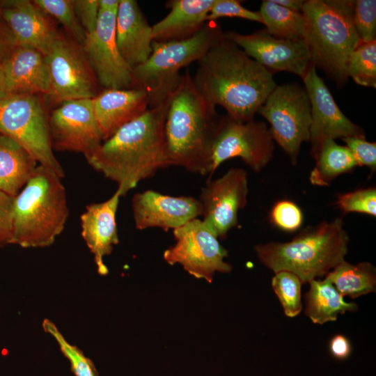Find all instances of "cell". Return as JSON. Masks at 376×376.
<instances>
[{
  "instance_id": "6da1fadb",
  "label": "cell",
  "mask_w": 376,
  "mask_h": 376,
  "mask_svg": "<svg viewBox=\"0 0 376 376\" xmlns=\"http://www.w3.org/2000/svg\"><path fill=\"white\" fill-rule=\"evenodd\" d=\"M193 82L210 104L239 122L253 119L277 86L273 74L225 36L197 61Z\"/></svg>"
},
{
  "instance_id": "7a4b0ae2",
  "label": "cell",
  "mask_w": 376,
  "mask_h": 376,
  "mask_svg": "<svg viewBox=\"0 0 376 376\" xmlns=\"http://www.w3.org/2000/svg\"><path fill=\"white\" fill-rule=\"evenodd\" d=\"M167 107L168 100L149 108L85 156L93 169L117 183L121 196L171 166L164 132Z\"/></svg>"
},
{
  "instance_id": "3957f363",
  "label": "cell",
  "mask_w": 376,
  "mask_h": 376,
  "mask_svg": "<svg viewBox=\"0 0 376 376\" xmlns=\"http://www.w3.org/2000/svg\"><path fill=\"white\" fill-rule=\"evenodd\" d=\"M221 118L215 107L199 93L186 70L168 99L164 132L171 166L210 177L212 146Z\"/></svg>"
},
{
  "instance_id": "277c9868",
  "label": "cell",
  "mask_w": 376,
  "mask_h": 376,
  "mask_svg": "<svg viewBox=\"0 0 376 376\" xmlns=\"http://www.w3.org/2000/svg\"><path fill=\"white\" fill-rule=\"evenodd\" d=\"M61 178L38 164L14 197L10 244L23 248L52 245L62 233L69 215Z\"/></svg>"
},
{
  "instance_id": "5b68a950",
  "label": "cell",
  "mask_w": 376,
  "mask_h": 376,
  "mask_svg": "<svg viewBox=\"0 0 376 376\" xmlns=\"http://www.w3.org/2000/svg\"><path fill=\"white\" fill-rule=\"evenodd\" d=\"M348 243L343 220L336 218L304 228L290 242L259 244L254 249L259 260L274 273L289 271L308 283L345 260Z\"/></svg>"
},
{
  "instance_id": "8992f818",
  "label": "cell",
  "mask_w": 376,
  "mask_h": 376,
  "mask_svg": "<svg viewBox=\"0 0 376 376\" xmlns=\"http://www.w3.org/2000/svg\"><path fill=\"white\" fill-rule=\"evenodd\" d=\"M354 3L353 0H307L301 11L311 64L340 86L348 79L349 58L361 43L353 22Z\"/></svg>"
},
{
  "instance_id": "52a82bcc",
  "label": "cell",
  "mask_w": 376,
  "mask_h": 376,
  "mask_svg": "<svg viewBox=\"0 0 376 376\" xmlns=\"http://www.w3.org/2000/svg\"><path fill=\"white\" fill-rule=\"evenodd\" d=\"M224 36V32L215 21H208L188 38L153 40L149 58L133 68L132 88L147 94L149 108L160 106L178 86L182 77L180 70L198 61Z\"/></svg>"
},
{
  "instance_id": "ba28073f",
  "label": "cell",
  "mask_w": 376,
  "mask_h": 376,
  "mask_svg": "<svg viewBox=\"0 0 376 376\" xmlns=\"http://www.w3.org/2000/svg\"><path fill=\"white\" fill-rule=\"evenodd\" d=\"M0 134L19 143L38 164L64 177L53 153L49 117L39 95L5 93L0 97Z\"/></svg>"
},
{
  "instance_id": "9c48e42d",
  "label": "cell",
  "mask_w": 376,
  "mask_h": 376,
  "mask_svg": "<svg viewBox=\"0 0 376 376\" xmlns=\"http://www.w3.org/2000/svg\"><path fill=\"white\" fill-rule=\"evenodd\" d=\"M257 113L269 123L274 141L296 165L301 144L310 139L311 104L305 88L297 84L276 86Z\"/></svg>"
},
{
  "instance_id": "30bf717a",
  "label": "cell",
  "mask_w": 376,
  "mask_h": 376,
  "mask_svg": "<svg viewBox=\"0 0 376 376\" xmlns=\"http://www.w3.org/2000/svg\"><path fill=\"white\" fill-rule=\"evenodd\" d=\"M175 243L166 249L163 257L169 265H181L197 279L212 283L215 272L228 273L232 266L224 261L227 250L201 219H192L173 230Z\"/></svg>"
},
{
  "instance_id": "8fae6325",
  "label": "cell",
  "mask_w": 376,
  "mask_h": 376,
  "mask_svg": "<svg viewBox=\"0 0 376 376\" xmlns=\"http://www.w3.org/2000/svg\"><path fill=\"white\" fill-rule=\"evenodd\" d=\"M274 141L265 122L253 119L239 122L228 115L221 116L211 158V179L224 162L240 157L253 171L260 172L274 156Z\"/></svg>"
},
{
  "instance_id": "7c38bea8",
  "label": "cell",
  "mask_w": 376,
  "mask_h": 376,
  "mask_svg": "<svg viewBox=\"0 0 376 376\" xmlns=\"http://www.w3.org/2000/svg\"><path fill=\"white\" fill-rule=\"evenodd\" d=\"M45 56L49 78L46 97L54 104L76 99H92L99 84L80 45L59 34Z\"/></svg>"
},
{
  "instance_id": "4fadbf2b",
  "label": "cell",
  "mask_w": 376,
  "mask_h": 376,
  "mask_svg": "<svg viewBox=\"0 0 376 376\" xmlns=\"http://www.w3.org/2000/svg\"><path fill=\"white\" fill-rule=\"evenodd\" d=\"M248 174L242 168L229 169L221 177L207 179L201 188L199 201L202 221L219 239L238 225V212L247 203Z\"/></svg>"
},
{
  "instance_id": "5bb4252c",
  "label": "cell",
  "mask_w": 376,
  "mask_h": 376,
  "mask_svg": "<svg viewBox=\"0 0 376 376\" xmlns=\"http://www.w3.org/2000/svg\"><path fill=\"white\" fill-rule=\"evenodd\" d=\"M117 11H100L95 30L86 34L81 46L100 86L104 89H131L133 68L117 46Z\"/></svg>"
},
{
  "instance_id": "9a60e30c",
  "label": "cell",
  "mask_w": 376,
  "mask_h": 376,
  "mask_svg": "<svg viewBox=\"0 0 376 376\" xmlns=\"http://www.w3.org/2000/svg\"><path fill=\"white\" fill-rule=\"evenodd\" d=\"M302 80L311 104L309 141L314 159L327 139L365 137L363 130L347 118L338 107L315 65H310Z\"/></svg>"
},
{
  "instance_id": "2e32d148",
  "label": "cell",
  "mask_w": 376,
  "mask_h": 376,
  "mask_svg": "<svg viewBox=\"0 0 376 376\" xmlns=\"http://www.w3.org/2000/svg\"><path fill=\"white\" fill-rule=\"evenodd\" d=\"M49 116L52 148L88 155L103 142L92 99L64 101Z\"/></svg>"
},
{
  "instance_id": "e0dca14e",
  "label": "cell",
  "mask_w": 376,
  "mask_h": 376,
  "mask_svg": "<svg viewBox=\"0 0 376 376\" xmlns=\"http://www.w3.org/2000/svg\"><path fill=\"white\" fill-rule=\"evenodd\" d=\"M225 36L272 74L286 71L302 79L311 64L304 40L277 38L269 35L265 29L251 34L228 31Z\"/></svg>"
},
{
  "instance_id": "ac0fdd59",
  "label": "cell",
  "mask_w": 376,
  "mask_h": 376,
  "mask_svg": "<svg viewBox=\"0 0 376 376\" xmlns=\"http://www.w3.org/2000/svg\"><path fill=\"white\" fill-rule=\"evenodd\" d=\"M132 210L135 226L139 230H174L202 216L198 198L164 195L153 190L135 194L132 199Z\"/></svg>"
},
{
  "instance_id": "d6986e66",
  "label": "cell",
  "mask_w": 376,
  "mask_h": 376,
  "mask_svg": "<svg viewBox=\"0 0 376 376\" xmlns=\"http://www.w3.org/2000/svg\"><path fill=\"white\" fill-rule=\"evenodd\" d=\"M0 17L18 45L30 46L46 56L59 36L52 17L33 1L0 0Z\"/></svg>"
},
{
  "instance_id": "ffe728a7",
  "label": "cell",
  "mask_w": 376,
  "mask_h": 376,
  "mask_svg": "<svg viewBox=\"0 0 376 376\" xmlns=\"http://www.w3.org/2000/svg\"><path fill=\"white\" fill-rule=\"evenodd\" d=\"M120 197L116 189L107 201L88 205L80 216L81 236L94 256L97 273L102 276L109 272L104 258L119 242L116 212Z\"/></svg>"
},
{
  "instance_id": "44dd1931",
  "label": "cell",
  "mask_w": 376,
  "mask_h": 376,
  "mask_svg": "<svg viewBox=\"0 0 376 376\" xmlns=\"http://www.w3.org/2000/svg\"><path fill=\"white\" fill-rule=\"evenodd\" d=\"M92 101L103 141L149 109L147 94L140 89H103Z\"/></svg>"
},
{
  "instance_id": "7402d4cb",
  "label": "cell",
  "mask_w": 376,
  "mask_h": 376,
  "mask_svg": "<svg viewBox=\"0 0 376 376\" xmlns=\"http://www.w3.org/2000/svg\"><path fill=\"white\" fill-rule=\"evenodd\" d=\"M1 68L6 93L47 95L49 78L45 56L37 49L17 45Z\"/></svg>"
},
{
  "instance_id": "603a6c76",
  "label": "cell",
  "mask_w": 376,
  "mask_h": 376,
  "mask_svg": "<svg viewBox=\"0 0 376 376\" xmlns=\"http://www.w3.org/2000/svg\"><path fill=\"white\" fill-rule=\"evenodd\" d=\"M116 39L124 60L133 68L150 56L152 26L134 0H120L116 13Z\"/></svg>"
},
{
  "instance_id": "cb8c5ba5",
  "label": "cell",
  "mask_w": 376,
  "mask_h": 376,
  "mask_svg": "<svg viewBox=\"0 0 376 376\" xmlns=\"http://www.w3.org/2000/svg\"><path fill=\"white\" fill-rule=\"evenodd\" d=\"M214 0H171L166 2L168 15L152 26L155 41L167 42L188 38L207 22Z\"/></svg>"
},
{
  "instance_id": "d4e9b609",
  "label": "cell",
  "mask_w": 376,
  "mask_h": 376,
  "mask_svg": "<svg viewBox=\"0 0 376 376\" xmlns=\"http://www.w3.org/2000/svg\"><path fill=\"white\" fill-rule=\"evenodd\" d=\"M38 163L19 143L0 134V191L15 197Z\"/></svg>"
},
{
  "instance_id": "484cf974",
  "label": "cell",
  "mask_w": 376,
  "mask_h": 376,
  "mask_svg": "<svg viewBox=\"0 0 376 376\" xmlns=\"http://www.w3.org/2000/svg\"><path fill=\"white\" fill-rule=\"evenodd\" d=\"M305 295V314L314 324H323L336 321L340 314L355 312L358 306L354 302H346L343 296L336 289L332 283L313 279Z\"/></svg>"
},
{
  "instance_id": "4316f807",
  "label": "cell",
  "mask_w": 376,
  "mask_h": 376,
  "mask_svg": "<svg viewBox=\"0 0 376 376\" xmlns=\"http://www.w3.org/2000/svg\"><path fill=\"white\" fill-rule=\"evenodd\" d=\"M315 166L309 175L315 186H329L338 175L352 171L358 166L353 155L345 146L334 139H327L315 159Z\"/></svg>"
},
{
  "instance_id": "83f0119b",
  "label": "cell",
  "mask_w": 376,
  "mask_h": 376,
  "mask_svg": "<svg viewBox=\"0 0 376 376\" xmlns=\"http://www.w3.org/2000/svg\"><path fill=\"white\" fill-rule=\"evenodd\" d=\"M325 278L343 297L354 299L375 292V267L368 262L353 265L344 260Z\"/></svg>"
},
{
  "instance_id": "f1b7e54d",
  "label": "cell",
  "mask_w": 376,
  "mask_h": 376,
  "mask_svg": "<svg viewBox=\"0 0 376 376\" xmlns=\"http://www.w3.org/2000/svg\"><path fill=\"white\" fill-rule=\"evenodd\" d=\"M259 13L269 35L285 40H304L306 20L302 13L285 8L272 0H263Z\"/></svg>"
},
{
  "instance_id": "f546056e",
  "label": "cell",
  "mask_w": 376,
  "mask_h": 376,
  "mask_svg": "<svg viewBox=\"0 0 376 376\" xmlns=\"http://www.w3.org/2000/svg\"><path fill=\"white\" fill-rule=\"evenodd\" d=\"M348 77L365 87H376V40L361 43L351 54L347 67Z\"/></svg>"
},
{
  "instance_id": "4dcf8cb0",
  "label": "cell",
  "mask_w": 376,
  "mask_h": 376,
  "mask_svg": "<svg viewBox=\"0 0 376 376\" xmlns=\"http://www.w3.org/2000/svg\"><path fill=\"white\" fill-rule=\"evenodd\" d=\"M302 282L294 273L282 270L275 272L272 286L277 296L284 313L290 318L296 317L302 309L301 290Z\"/></svg>"
},
{
  "instance_id": "1f68e13d",
  "label": "cell",
  "mask_w": 376,
  "mask_h": 376,
  "mask_svg": "<svg viewBox=\"0 0 376 376\" xmlns=\"http://www.w3.org/2000/svg\"><path fill=\"white\" fill-rule=\"evenodd\" d=\"M33 2L47 15L61 23L72 39L83 45L86 33L75 15L73 0H34Z\"/></svg>"
},
{
  "instance_id": "d6a6232c",
  "label": "cell",
  "mask_w": 376,
  "mask_h": 376,
  "mask_svg": "<svg viewBox=\"0 0 376 376\" xmlns=\"http://www.w3.org/2000/svg\"><path fill=\"white\" fill-rule=\"evenodd\" d=\"M43 330L56 341L61 352L68 359L75 376H99L93 362L76 345L70 344L57 327L49 319L42 323Z\"/></svg>"
},
{
  "instance_id": "836d02e7",
  "label": "cell",
  "mask_w": 376,
  "mask_h": 376,
  "mask_svg": "<svg viewBox=\"0 0 376 376\" xmlns=\"http://www.w3.org/2000/svg\"><path fill=\"white\" fill-rule=\"evenodd\" d=\"M336 205L345 213L359 212L376 216V189H359L339 194Z\"/></svg>"
},
{
  "instance_id": "e575fe53",
  "label": "cell",
  "mask_w": 376,
  "mask_h": 376,
  "mask_svg": "<svg viewBox=\"0 0 376 376\" xmlns=\"http://www.w3.org/2000/svg\"><path fill=\"white\" fill-rule=\"evenodd\" d=\"M354 26L362 43L376 40V1H355L353 13Z\"/></svg>"
},
{
  "instance_id": "d590c367",
  "label": "cell",
  "mask_w": 376,
  "mask_h": 376,
  "mask_svg": "<svg viewBox=\"0 0 376 376\" xmlns=\"http://www.w3.org/2000/svg\"><path fill=\"white\" fill-rule=\"evenodd\" d=\"M270 217L274 225L287 232L297 230L303 221L301 209L297 204L288 200L278 201L273 206Z\"/></svg>"
},
{
  "instance_id": "8d00e7d4",
  "label": "cell",
  "mask_w": 376,
  "mask_h": 376,
  "mask_svg": "<svg viewBox=\"0 0 376 376\" xmlns=\"http://www.w3.org/2000/svg\"><path fill=\"white\" fill-rule=\"evenodd\" d=\"M237 0H214L207 17V22L224 17H239L263 24L259 11L250 10L241 4Z\"/></svg>"
},
{
  "instance_id": "74e56055",
  "label": "cell",
  "mask_w": 376,
  "mask_h": 376,
  "mask_svg": "<svg viewBox=\"0 0 376 376\" xmlns=\"http://www.w3.org/2000/svg\"><path fill=\"white\" fill-rule=\"evenodd\" d=\"M342 140L353 155L358 166H366L372 172L376 170V143L369 142L365 137H347Z\"/></svg>"
},
{
  "instance_id": "f35d334b",
  "label": "cell",
  "mask_w": 376,
  "mask_h": 376,
  "mask_svg": "<svg viewBox=\"0 0 376 376\" xmlns=\"http://www.w3.org/2000/svg\"><path fill=\"white\" fill-rule=\"evenodd\" d=\"M75 15L86 34L93 33L100 15L99 0H73Z\"/></svg>"
},
{
  "instance_id": "ab89813d",
  "label": "cell",
  "mask_w": 376,
  "mask_h": 376,
  "mask_svg": "<svg viewBox=\"0 0 376 376\" xmlns=\"http://www.w3.org/2000/svg\"><path fill=\"white\" fill-rule=\"evenodd\" d=\"M13 200L0 191V247L11 242Z\"/></svg>"
},
{
  "instance_id": "60d3db41",
  "label": "cell",
  "mask_w": 376,
  "mask_h": 376,
  "mask_svg": "<svg viewBox=\"0 0 376 376\" xmlns=\"http://www.w3.org/2000/svg\"><path fill=\"white\" fill-rule=\"evenodd\" d=\"M17 45L13 34L0 17V67L10 56Z\"/></svg>"
},
{
  "instance_id": "b9f144b4",
  "label": "cell",
  "mask_w": 376,
  "mask_h": 376,
  "mask_svg": "<svg viewBox=\"0 0 376 376\" xmlns=\"http://www.w3.org/2000/svg\"><path fill=\"white\" fill-rule=\"evenodd\" d=\"M329 349L331 354L339 360L347 359L352 352L349 340L341 334L335 335L331 338Z\"/></svg>"
},
{
  "instance_id": "7bdbcfd3",
  "label": "cell",
  "mask_w": 376,
  "mask_h": 376,
  "mask_svg": "<svg viewBox=\"0 0 376 376\" xmlns=\"http://www.w3.org/2000/svg\"><path fill=\"white\" fill-rule=\"evenodd\" d=\"M272 1L288 10L301 13L305 1L302 0H272Z\"/></svg>"
},
{
  "instance_id": "ee69618b",
  "label": "cell",
  "mask_w": 376,
  "mask_h": 376,
  "mask_svg": "<svg viewBox=\"0 0 376 376\" xmlns=\"http://www.w3.org/2000/svg\"><path fill=\"white\" fill-rule=\"evenodd\" d=\"M120 0H99L100 11H117Z\"/></svg>"
},
{
  "instance_id": "f6af8a7d",
  "label": "cell",
  "mask_w": 376,
  "mask_h": 376,
  "mask_svg": "<svg viewBox=\"0 0 376 376\" xmlns=\"http://www.w3.org/2000/svg\"><path fill=\"white\" fill-rule=\"evenodd\" d=\"M6 92H5L3 76L1 68L0 67V97L3 95Z\"/></svg>"
}]
</instances>
